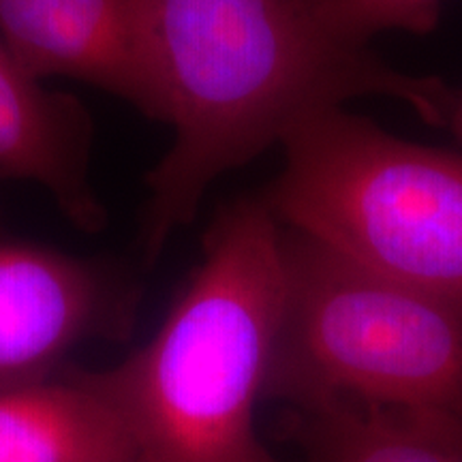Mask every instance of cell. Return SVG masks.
Here are the masks:
<instances>
[{
  "label": "cell",
  "instance_id": "cell-1",
  "mask_svg": "<svg viewBox=\"0 0 462 462\" xmlns=\"http://www.w3.org/2000/svg\"><path fill=\"white\" fill-rule=\"evenodd\" d=\"M152 120L173 140L146 178L142 251L152 263L208 189L285 140L300 120L385 97L443 126L452 86L340 43L304 0H137Z\"/></svg>",
  "mask_w": 462,
  "mask_h": 462
},
{
  "label": "cell",
  "instance_id": "cell-2",
  "mask_svg": "<svg viewBox=\"0 0 462 462\" xmlns=\"http://www.w3.org/2000/svg\"><path fill=\"white\" fill-rule=\"evenodd\" d=\"M281 223L262 195L223 204L204 259L140 349L88 373L123 418L140 462H279L259 441L282 306Z\"/></svg>",
  "mask_w": 462,
  "mask_h": 462
},
{
  "label": "cell",
  "instance_id": "cell-3",
  "mask_svg": "<svg viewBox=\"0 0 462 462\" xmlns=\"http://www.w3.org/2000/svg\"><path fill=\"white\" fill-rule=\"evenodd\" d=\"M282 306L265 398L462 418V302L281 225Z\"/></svg>",
  "mask_w": 462,
  "mask_h": 462
},
{
  "label": "cell",
  "instance_id": "cell-4",
  "mask_svg": "<svg viewBox=\"0 0 462 462\" xmlns=\"http://www.w3.org/2000/svg\"><path fill=\"white\" fill-rule=\"evenodd\" d=\"M262 199L285 227L462 302V154L404 142L345 107L300 120Z\"/></svg>",
  "mask_w": 462,
  "mask_h": 462
},
{
  "label": "cell",
  "instance_id": "cell-5",
  "mask_svg": "<svg viewBox=\"0 0 462 462\" xmlns=\"http://www.w3.org/2000/svg\"><path fill=\"white\" fill-rule=\"evenodd\" d=\"M137 300L120 263L28 240L0 215V394L65 373L84 343L129 334Z\"/></svg>",
  "mask_w": 462,
  "mask_h": 462
},
{
  "label": "cell",
  "instance_id": "cell-6",
  "mask_svg": "<svg viewBox=\"0 0 462 462\" xmlns=\"http://www.w3.org/2000/svg\"><path fill=\"white\" fill-rule=\"evenodd\" d=\"M0 42L45 82L88 84L154 116L137 0H0Z\"/></svg>",
  "mask_w": 462,
  "mask_h": 462
},
{
  "label": "cell",
  "instance_id": "cell-7",
  "mask_svg": "<svg viewBox=\"0 0 462 462\" xmlns=\"http://www.w3.org/2000/svg\"><path fill=\"white\" fill-rule=\"evenodd\" d=\"M92 142L88 107L0 42V184H39L69 223L99 234L109 217L92 187Z\"/></svg>",
  "mask_w": 462,
  "mask_h": 462
},
{
  "label": "cell",
  "instance_id": "cell-8",
  "mask_svg": "<svg viewBox=\"0 0 462 462\" xmlns=\"http://www.w3.org/2000/svg\"><path fill=\"white\" fill-rule=\"evenodd\" d=\"M0 462H140L123 418L88 373L0 394Z\"/></svg>",
  "mask_w": 462,
  "mask_h": 462
},
{
  "label": "cell",
  "instance_id": "cell-9",
  "mask_svg": "<svg viewBox=\"0 0 462 462\" xmlns=\"http://www.w3.org/2000/svg\"><path fill=\"white\" fill-rule=\"evenodd\" d=\"M287 437L309 462H462V418L349 401L289 407Z\"/></svg>",
  "mask_w": 462,
  "mask_h": 462
},
{
  "label": "cell",
  "instance_id": "cell-10",
  "mask_svg": "<svg viewBox=\"0 0 462 462\" xmlns=\"http://www.w3.org/2000/svg\"><path fill=\"white\" fill-rule=\"evenodd\" d=\"M304 5L317 24L340 43L371 48L373 39L383 32H432L443 0H304Z\"/></svg>",
  "mask_w": 462,
  "mask_h": 462
},
{
  "label": "cell",
  "instance_id": "cell-11",
  "mask_svg": "<svg viewBox=\"0 0 462 462\" xmlns=\"http://www.w3.org/2000/svg\"><path fill=\"white\" fill-rule=\"evenodd\" d=\"M443 126L454 133L456 140L462 142V88H452Z\"/></svg>",
  "mask_w": 462,
  "mask_h": 462
}]
</instances>
